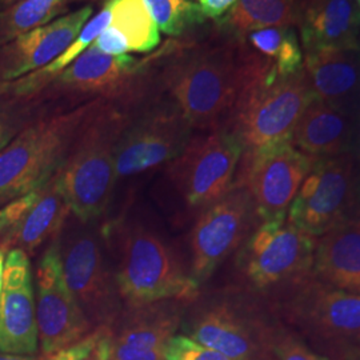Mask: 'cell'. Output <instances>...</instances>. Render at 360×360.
Returning <instances> with one entry per match:
<instances>
[{"label":"cell","mask_w":360,"mask_h":360,"mask_svg":"<svg viewBox=\"0 0 360 360\" xmlns=\"http://www.w3.org/2000/svg\"><path fill=\"white\" fill-rule=\"evenodd\" d=\"M271 351L274 360H333L314 351L296 331L278 319L272 330Z\"/></svg>","instance_id":"31"},{"label":"cell","mask_w":360,"mask_h":360,"mask_svg":"<svg viewBox=\"0 0 360 360\" xmlns=\"http://www.w3.org/2000/svg\"><path fill=\"white\" fill-rule=\"evenodd\" d=\"M312 275L323 283L360 294V208L316 239Z\"/></svg>","instance_id":"21"},{"label":"cell","mask_w":360,"mask_h":360,"mask_svg":"<svg viewBox=\"0 0 360 360\" xmlns=\"http://www.w3.org/2000/svg\"><path fill=\"white\" fill-rule=\"evenodd\" d=\"M0 360H41V358H27L22 355H11V354H3L0 352Z\"/></svg>","instance_id":"39"},{"label":"cell","mask_w":360,"mask_h":360,"mask_svg":"<svg viewBox=\"0 0 360 360\" xmlns=\"http://www.w3.org/2000/svg\"><path fill=\"white\" fill-rule=\"evenodd\" d=\"M303 70L318 99L360 123V50L304 55Z\"/></svg>","instance_id":"20"},{"label":"cell","mask_w":360,"mask_h":360,"mask_svg":"<svg viewBox=\"0 0 360 360\" xmlns=\"http://www.w3.org/2000/svg\"><path fill=\"white\" fill-rule=\"evenodd\" d=\"M95 99L41 119L0 151V199H15L46 186L65 162L84 123L101 105Z\"/></svg>","instance_id":"4"},{"label":"cell","mask_w":360,"mask_h":360,"mask_svg":"<svg viewBox=\"0 0 360 360\" xmlns=\"http://www.w3.org/2000/svg\"><path fill=\"white\" fill-rule=\"evenodd\" d=\"M37 324L43 355H50L86 338L92 324L65 281L62 247L46 250L37 269Z\"/></svg>","instance_id":"13"},{"label":"cell","mask_w":360,"mask_h":360,"mask_svg":"<svg viewBox=\"0 0 360 360\" xmlns=\"http://www.w3.org/2000/svg\"><path fill=\"white\" fill-rule=\"evenodd\" d=\"M111 23L110 7L104 3L103 10L96 13L87 25L83 27L72 44L59 55L51 63L44 65L38 71H34L26 77H19L13 82L0 83V90L13 96H31L37 95L40 91L47 89L52 82L59 77L68 65H71L79 55L86 51L107 27Z\"/></svg>","instance_id":"26"},{"label":"cell","mask_w":360,"mask_h":360,"mask_svg":"<svg viewBox=\"0 0 360 360\" xmlns=\"http://www.w3.org/2000/svg\"><path fill=\"white\" fill-rule=\"evenodd\" d=\"M191 126L175 108H160L126 127L116 146V179L176 159L191 139Z\"/></svg>","instance_id":"14"},{"label":"cell","mask_w":360,"mask_h":360,"mask_svg":"<svg viewBox=\"0 0 360 360\" xmlns=\"http://www.w3.org/2000/svg\"><path fill=\"white\" fill-rule=\"evenodd\" d=\"M144 63L129 55H107L92 43L52 84L58 91L124 98L136 90Z\"/></svg>","instance_id":"18"},{"label":"cell","mask_w":360,"mask_h":360,"mask_svg":"<svg viewBox=\"0 0 360 360\" xmlns=\"http://www.w3.org/2000/svg\"><path fill=\"white\" fill-rule=\"evenodd\" d=\"M65 281L89 319L104 323L115 318V290L104 264L98 240L91 235H77L62 247Z\"/></svg>","instance_id":"17"},{"label":"cell","mask_w":360,"mask_h":360,"mask_svg":"<svg viewBox=\"0 0 360 360\" xmlns=\"http://www.w3.org/2000/svg\"><path fill=\"white\" fill-rule=\"evenodd\" d=\"M356 156H358V159H359V162H360V142H359V147H358V153H356Z\"/></svg>","instance_id":"42"},{"label":"cell","mask_w":360,"mask_h":360,"mask_svg":"<svg viewBox=\"0 0 360 360\" xmlns=\"http://www.w3.org/2000/svg\"><path fill=\"white\" fill-rule=\"evenodd\" d=\"M291 142L299 151L316 159L356 155L360 123L315 98L296 123Z\"/></svg>","instance_id":"22"},{"label":"cell","mask_w":360,"mask_h":360,"mask_svg":"<svg viewBox=\"0 0 360 360\" xmlns=\"http://www.w3.org/2000/svg\"><path fill=\"white\" fill-rule=\"evenodd\" d=\"M111 346H112V331L107 328L90 355L83 360H111L112 359Z\"/></svg>","instance_id":"36"},{"label":"cell","mask_w":360,"mask_h":360,"mask_svg":"<svg viewBox=\"0 0 360 360\" xmlns=\"http://www.w3.org/2000/svg\"><path fill=\"white\" fill-rule=\"evenodd\" d=\"M179 324V311L165 302L129 307L117 334H112V345L166 352L168 342Z\"/></svg>","instance_id":"24"},{"label":"cell","mask_w":360,"mask_h":360,"mask_svg":"<svg viewBox=\"0 0 360 360\" xmlns=\"http://www.w3.org/2000/svg\"><path fill=\"white\" fill-rule=\"evenodd\" d=\"M359 165L355 154L316 159L288 207L287 220L318 239L354 214L360 208Z\"/></svg>","instance_id":"9"},{"label":"cell","mask_w":360,"mask_h":360,"mask_svg":"<svg viewBox=\"0 0 360 360\" xmlns=\"http://www.w3.org/2000/svg\"><path fill=\"white\" fill-rule=\"evenodd\" d=\"M126 126L119 110L102 104L84 123L56 172L71 212L84 223L99 218L108 206L117 180L116 146Z\"/></svg>","instance_id":"3"},{"label":"cell","mask_w":360,"mask_h":360,"mask_svg":"<svg viewBox=\"0 0 360 360\" xmlns=\"http://www.w3.org/2000/svg\"><path fill=\"white\" fill-rule=\"evenodd\" d=\"M71 208L65 199L56 174L41 187L37 203L28 211L20 224L10 235L3 238V251L20 248L32 252L52 236L58 235L70 215Z\"/></svg>","instance_id":"23"},{"label":"cell","mask_w":360,"mask_h":360,"mask_svg":"<svg viewBox=\"0 0 360 360\" xmlns=\"http://www.w3.org/2000/svg\"><path fill=\"white\" fill-rule=\"evenodd\" d=\"M112 360H114V359H112Z\"/></svg>","instance_id":"45"},{"label":"cell","mask_w":360,"mask_h":360,"mask_svg":"<svg viewBox=\"0 0 360 360\" xmlns=\"http://www.w3.org/2000/svg\"><path fill=\"white\" fill-rule=\"evenodd\" d=\"M296 27L304 55L360 50V6L356 0H300Z\"/></svg>","instance_id":"19"},{"label":"cell","mask_w":360,"mask_h":360,"mask_svg":"<svg viewBox=\"0 0 360 360\" xmlns=\"http://www.w3.org/2000/svg\"><path fill=\"white\" fill-rule=\"evenodd\" d=\"M259 56L226 44L183 53L168 65L166 87L191 129L212 131L230 120Z\"/></svg>","instance_id":"1"},{"label":"cell","mask_w":360,"mask_h":360,"mask_svg":"<svg viewBox=\"0 0 360 360\" xmlns=\"http://www.w3.org/2000/svg\"><path fill=\"white\" fill-rule=\"evenodd\" d=\"M13 129L8 126V123L0 116V151L11 142Z\"/></svg>","instance_id":"37"},{"label":"cell","mask_w":360,"mask_h":360,"mask_svg":"<svg viewBox=\"0 0 360 360\" xmlns=\"http://www.w3.org/2000/svg\"><path fill=\"white\" fill-rule=\"evenodd\" d=\"M4 262H6V255L4 251L0 248V294L3 290V276H4Z\"/></svg>","instance_id":"40"},{"label":"cell","mask_w":360,"mask_h":360,"mask_svg":"<svg viewBox=\"0 0 360 360\" xmlns=\"http://www.w3.org/2000/svg\"><path fill=\"white\" fill-rule=\"evenodd\" d=\"M315 243L287 217L259 221L239 248L236 266L252 291L275 299L312 274Z\"/></svg>","instance_id":"7"},{"label":"cell","mask_w":360,"mask_h":360,"mask_svg":"<svg viewBox=\"0 0 360 360\" xmlns=\"http://www.w3.org/2000/svg\"><path fill=\"white\" fill-rule=\"evenodd\" d=\"M70 0H22L0 13V44H6L34 28L51 23Z\"/></svg>","instance_id":"29"},{"label":"cell","mask_w":360,"mask_h":360,"mask_svg":"<svg viewBox=\"0 0 360 360\" xmlns=\"http://www.w3.org/2000/svg\"><path fill=\"white\" fill-rule=\"evenodd\" d=\"M276 319L242 296L203 300L188 315L183 330L195 342L232 360H274L272 330Z\"/></svg>","instance_id":"8"},{"label":"cell","mask_w":360,"mask_h":360,"mask_svg":"<svg viewBox=\"0 0 360 360\" xmlns=\"http://www.w3.org/2000/svg\"><path fill=\"white\" fill-rule=\"evenodd\" d=\"M110 26L127 41L129 52L148 53L160 43V31L143 0H107Z\"/></svg>","instance_id":"27"},{"label":"cell","mask_w":360,"mask_h":360,"mask_svg":"<svg viewBox=\"0 0 360 360\" xmlns=\"http://www.w3.org/2000/svg\"><path fill=\"white\" fill-rule=\"evenodd\" d=\"M19 1H22V0H0V7L8 8V7H11V6L19 3Z\"/></svg>","instance_id":"41"},{"label":"cell","mask_w":360,"mask_h":360,"mask_svg":"<svg viewBox=\"0 0 360 360\" xmlns=\"http://www.w3.org/2000/svg\"><path fill=\"white\" fill-rule=\"evenodd\" d=\"M300 0H238L217 19L220 32L243 43L254 31L270 27H296Z\"/></svg>","instance_id":"25"},{"label":"cell","mask_w":360,"mask_h":360,"mask_svg":"<svg viewBox=\"0 0 360 360\" xmlns=\"http://www.w3.org/2000/svg\"><path fill=\"white\" fill-rule=\"evenodd\" d=\"M245 39L257 53L270 60L278 75L290 77L303 70L304 55L295 27L263 28Z\"/></svg>","instance_id":"28"},{"label":"cell","mask_w":360,"mask_h":360,"mask_svg":"<svg viewBox=\"0 0 360 360\" xmlns=\"http://www.w3.org/2000/svg\"><path fill=\"white\" fill-rule=\"evenodd\" d=\"M238 0H195L203 15L208 19H219L227 13Z\"/></svg>","instance_id":"35"},{"label":"cell","mask_w":360,"mask_h":360,"mask_svg":"<svg viewBox=\"0 0 360 360\" xmlns=\"http://www.w3.org/2000/svg\"><path fill=\"white\" fill-rule=\"evenodd\" d=\"M160 32L180 37L205 22L206 16L191 0H143Z\"/></svg>","instance_id":"30"},{"label":"cell","mask_w":360,"mask_h":360,"mask_svg":"<svg viewBox=\"0 0 360 360\" xmlns=\"http://www.w3.org/2000/svg\"><path fill=\"white\" fill-rule=\"evenodd\" d=\"M115 284L129 307L193 302L200 288L181 267L172 248L144 227H132L122 235Z\"/></svg>","instance_id":"5"},{"label":"cell","mask_w":360,"mask_h":360,"mask_svg":"<svg viewBox=\"0 0 360 360\" xmlns=\"http://www.w3.org/2000/svg\"><path fill=\"white\" fill-rule=\"evenodd\" d=\"M243 146L227 127L191 138L168 174L190 208L205 210L233 187Z\"/></svg>","instance_id":"10"},{"label":"cell","mask_w":360,"mask_h":360,"mask_svg":"<svg viewBox=\"0 0 360 360\" xmlns=\"http://www.w3.org/2000/svg\"><path fill=\"white\" fill-rule=\"evenodd\" d=\"M259 221L251 196L236 184L202 210L191 232L193 282L199 287L206 283L227 257L239 251Z\"/></svg>","instance_id":"12"},{"label":"cell","mask_w":360,"mask_h":360,"mask_svg":"<svg viewBox=\"0 0 360 360\" xmlns=\"http://www.w3.org/2000/svg\"><path fill=\"white\" fill-rule=\"evenodd\" d=\"M274 302L285 326L326 348L333 358L360 348V294L323 283L311 274Z\"/></svg>","instance_id":"6"},{"label":"cell","mask_w":360,"mask_h":360,"mask_svg":"<svg viewBox=\"0 0 360 360\" xmlns=\"http://www.w3.org/2000/svg\"><path fill=\"white\" fill-rule=\"evenodd\" d=\"M38 347L30 259L23 250L13 248L6 257L0 294V352L27 356L37 354Z\"/></svg>","instance_id":"15"},{"label":"cell","mask_w":360,"mask_h":360,"mask_svg":"<svg viewBox=\"0 0 360 360\" xmlns=\"http://www.w3.org/2000/svg\"><path fill=\"white\" fill-rule=\"evenodd\" d=\"M315 98L304 70L281 77L270 60L259 56L227 129L245 151L291 139L296 123Z\"/></svg>","instance_id":"2"},{"label":"cell","mask_w":360,"mask_h":360,"mask_svg":"<svg viewBox=\"0 0 360 360\" xmlns=\"http://www.w3.org/2000/svg\"><path fill=\"white\" fill-rule=\"evenodd\" d=\"M356 3H358V4L360 6V0H356Z\"/></svg>","instance_id":"44"},{"label":"cell","mask_w":360,"mask_h":360,"mask_svg":"<svg viewBox=\"0 0 360 360\" xmlns=\"http://www.w3.org/2000/svg\"><path fill=\"white\" fill-rule=\"evenodd\" d=\"M40 190H34L31 193H25L22 196L15 198L13 202L0 208V236L1 239L10 235L20 224L28 211L37 203Z\"/></svg>","instance_id":"33"},{"label":"cell","mask_w":360,"mask_h":360,"mask_svg":"<svg viewBox=\"0 0 360 360\" xmlns=\"http://www.w3.org/2000/svg\"><path fill=\"white\" fill-rule=\"evenodd\" d=\"M316 158L299 151L285 139L242 155L233 184L243 187L260 221L287 217Z\"/></svg>","instance_id":"11"},{"label":"cell","mask_w":360,"mask_h":360,"mask_svg":"<svg viewBox=\"0 0 360 360\" xmlns=\"http://www.w3.org/2000/svg\"><path fill=\"white\" fill-rule=\"evenodd\" d=\"M166 360H232L214 348L195 342L187 335H174L166 347Z\"/></svg>","instance_id":"32"},{"label":"cell","mask_w":360,"mask_h":360,"mask_svg":"<svg viewBox=\"0 0 360 360\" xmlns=\"http://www.w3.org/2000/svg\"><path fill=\"white\" fill-rule=\"evenodd\" d=\"M333 360H360V348L345 351V352L334 356Z\"/></svg>","instance_id":"38"},{"label":"cell","mask_w":360,"mask_h":360,"mask_svg":"<svg viewBox=\"0 0 360 360\" xmlns=\"http://www.w3.org/2000/svg\"><path fill=\"white\" fill-rule=\"evenodd\" d=\"M359 203H360V181H359Z\"/></svg>","instance_id":"43"},{"label":"cell","mask_w":360,"mask_h":360,"mask_svg":"<svg viewBox=\"0 0 360 360\" xmlns=\"http://www.w3.org/2000/svg\"><path fill=\"white\" fill-rule=\"evenodd\" d=\"M165 354L162 351H141L117 345L111 346V358L114 360H166Z\"/></svg>","instance_id":"34"},{"label":"cell","mask_w":360,"mask_h":360,"mask_svg":"<svg viewBox=\"0 0 360 360\" xmlns=\"http://www.w3.org/2000/svg\"><path fill=\"white\" fill-rule=\"evenodd\" d=\"M92 15L84 6L34 28L0 47V83L13 82L51 63L72 44Z\"/></svg>","instance_id":"16"}]
</instances>
